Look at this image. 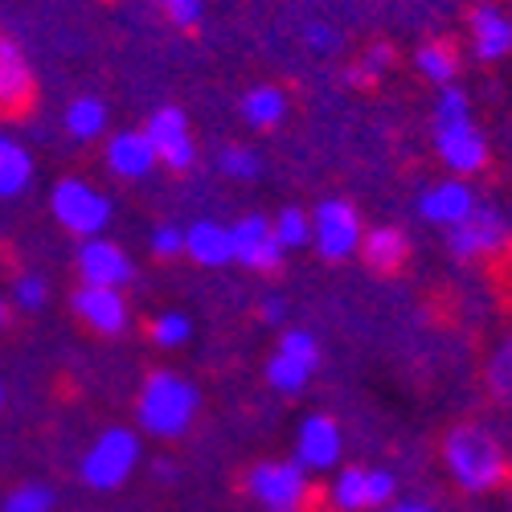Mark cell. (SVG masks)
Returning <instances> with one entry per match:
<instances>
[{
	"label": "cell",
	"instance_id": "1",
	"mask_svg": "<svg viewBox=\"0 0 512 512\" xmlns=\"http://www.w3.org/2000/svg\"><path fill=\"white\" fill-rule=\"evenodd\" d=\"M443 463H447V476L472 496L500 492L512 476L504 443L480 422H459L443 439Z\"/></svg>",
	"mask_w": 512,
	"mask_h": 512
},
{
	"label": "cell",
	"instance_id": "2",
	"mask_svg": "<svg viewBox=\"0 0 512 512\" xmlns=\"http://www.w3.org/2000/svg\"><path fill=\"white\" fill-rule=\"evenodd\" d=\"M197 406H201V398H197V390L189 386V381L177 377V373H168V369H160V373H152L144 381L136 418H140V426L148 435L177 439V435H185L193 426Z\"/></svg>",
	"mask_w": 512,
	"mask_h": 512
},
{
	"label": "cell",
	"instance_id": "3",
	"mask_svg": "<svg viewBox=\"0 0 512 512\" xmlns=\"http://www.w3.org/2000/svg\"><path fill=\"white\" fill-rule=\"evenodd\" d=\"M136 463H140V435L127 431V426H111V431H103L91 443L87 459H82V480L95 492H115L136 472Z\"/></svg>",
	"mask_w": 512,
	"mask_h": 512
},
{
	"label": "cell",
	"instance_id": "4",
	"mask_svg": "<svg viewBox=\"0 0 512 512\" xmlns=\"http://www.w3.org/2000/svg\"><path fill=\"white\" fill-rule=\"evenodd\" d=\"M246 492L254 496V504L263 512H304L312 484H308V472L295 459H271V463L250 467Z\"/></svg>",
	"mask_w": 512,
	"mask_h": 512
},
{
	"label": "cell",
	"instance_id": "5",
	"mask_svg": "<svg viewBox=\"0 0 512 512\" xmlns=\"http://www.w3.org/2000/svg\"><path fill=\"white\" fill-rule=\"evenodd\" d=\"M54 218L70 230V234H82V238H99V230H107L111 222V201L87 185L78 177H66L58 181L54 189Z\"/></svg>",
	"mask_w": 512,
	"mask_h": 512
},
{
	"label": "cell",
	"instance_id": "6",
	"mask_svg": "<svg viewBox=\"0 0 512 512\" xmlns=\"http://www.w3.org/2000/svg\"><path fill=\"white\" fill-rule=\"evenodd\" d=\"M312 242L320 250V259H328V263L349 259L361 246V213L340 197L320 201L312 213Z\"/></svg>",
	"mask_w": 512,
	"mask_h": 512
},
{
	"label": "cell",
	"instance_id": "7",
	"mask_svg": "<svg viewBox=\"0 0 512 512\" xmlns=\"http://www.w3.org/2000/svg\"><path fill=\"white\" fill-rule=\"evenodd\" d=\"M394 492H398L394 476L381 472V467H340L328 488V500L336 512H369V508H386Z\"/></svg>",
	"mask_w": 512,
	"mask_h": 512
},
{
	"label": "cell",
	"instance_id": "8",
	"mask_svg": "<svg viewBox=\"0 0 512 512\" xmlns=\"http://www.w3.org/2000/svg\"><path fill=\"white\" fill-rule=\"evenodd\" d=\"M508 242V222L500 209H484L476 205L459 226L447 230V246L459 263H472V259H484V254H496L500 246Z\"/></svg>",
	"mask_w": 512,
	"mask_h": 512
},
{
	"label": "cell",
	"instance_id": "9",
	"mask_svg": "<svg viewBox=\"0 0 512 512\" xmlns=\"http://www.w3.org/2000/svg\"><path fill=\"white\" fill-rule=\"evenodd\" d=\"M435 152L455 177H472L488 164V140L472 123V115L455 123H435Z\"/></svg>",
	"mask_w": 512,
	"mask_h": 512
},
{
	"label": "cell",
	"instance_id": "10",
	"mask_svg": "<svg viewBox=\"0 0 512 512\" xmlns=\"http://www.w3.org/2000/svg\"><path fill=\"white\" fill-rule=\"evenodd\" d=\"M230 242H234V263H242L250 271H275L287 254L275 238V226L263 218V213H250V218L234 222Z\"/></svg>",
	"mask_w": 512,
	"mask_h": 512
},
{
	"label": "cell",
	"instance_id": "11",
	"mask_svg": "<svg viewBox=\"0 0 512 512\" xmlns=\"http://www.w3.org/2000/svg\"><path fill=\"white\" fill-rule=\"evenodd\" d=\"M148 140L156 148V160L168 164V168H177V173H185V168L197 160V144L189 136V119L181 107H160L152 119H148Z\"/></svg>",
	"mask_w": 512,
	"mask_h": 512
},
{
	"label": "cell",
	"instance_id": "12",
	"mask_svg": "<svg viewBox=\"0 0 512 512\" xmlns=\"http://www.w3.org/2000/svg\"><path fill=\"white\" fill-rule=\"evenodd\" d=\"M340 455H345V435H340V426L328 414L304 418L300 435H295V463H300L304 472H328V467L340 463Z\"/></svg>",
	"mask_w": 512,
	"mask_h": 512
},
{
	"label": "cell",
	"instance_id": "13",
	"mask_svg": "<svg viewBox=\"0 0 512 512\" xmlns=\"http://www.w3.org/2000/svg\"><path fill=\"white\" fill-rule=\"evenodd\" d=\"M78 271L82 279H87L91 287H123V283H132V259L107 238H87L78 250Z\"/></svg>",
	"mask_w": 512,
	"mask_h": 512
},
{
	"label": "cell",
	"instance_id": "14",
	"mask_svg": "<svg viewBox=\"0 0 512 512\" xmlns=\"http://www.w3.org/2000/svg\"><path fill=\"white\" fill-rule=\"evenodd\" d=\"M74 312H78L82 324H87L91 332H99V336H119L127 328V304H123V295L115 287L82 283L74 291Z\"/></svg>",
	"mask_w": 512,
	"mask_h": 512
},
{
	"label": "cell",
	"instance_id": "15",
	"mask_svg": "<svg viewBox=\"0 0 512 512\" xmlns=\"http://www.w3.org/2000/svg\"><path fill=\"white\" fill-rule=\"evenodd\" d=\"M33 103V70L13 37H0V111L17 115Z\"/></svg>",
	"mask_w": 512,
	"mask_h": 512
},
{
	"label": "cell",
	"instance_id": "16",
	"mask_svg": "<svg viewBox=\"0 0 512 512\" xmlns=\"http://www.w3.org/2000/svg\"><path fill=\"white\" fill-rule=\"evenodd\" d=\"M422 218L431 222V226H459L467 213L476 209V193H472V185H467L463 177H455V181H443V185H435V189H426L422 193Z\"/></svg>",
	"mask_w": 512,
	"mask_h": 512
},
{
	"label": "cell",
	"instance_id": "17",
	"mask_svg": "<svg viewBox=\"0 0 512 512\" xmlns=\"http://www.w3.org/2000/svg\"><path fill=\"white\" fill-rule=\"evenodd\" d=\"M156 148L148 140V132H119L107 140V168L123 181H140L156 168Z\"/></svg>",
	"mask_w": 512,
	"mask_h": 512
},
{
	"label": "cell",
	"instance_id": "18",
	"mask_svg": "<svg viewBox=\"0 0 512 512\" xmlns=\"http://www.w3.org/2000/svg\"><path fill=\"white\" fill-rule=\"evenodd\" d=\"M472 46L480 62H500L512 54V21L496 5H480L472 13Z\"/></svg>",
	"mask_w": 512,
	"mask_h": 512
},
{
	"label": "cell",
	"instance_id": "19",
	"mask_svg": "<svg viewBox=\"0 0 512 512\" xmlns=\"http://www.w3.org/2000/svg\"><path fill=\"white\" fill-rule=\"evenodd\" d=\"M185 254L201 267H226L234 263V242H230V226L222 222H193L185 230Z\"/></svg>",
	"mask_w": 512,
	"mask_h": 512
},
{
	"label": "cell",
	"instance_id": "20",
	"mask_svg": "<svg viewBox=\"0 0 512 512\" xmlns=\"http://www.w3.org/2000/svg\"><path fill=\"white\" fill-rule=\"evenodd\" d=\"M361 254H365V263H369L373 271L390 275V271H398V267L406 263L410 242H406V234L394 230V226H377V230H369V234L361 238Z\"/></svg>",
	"mask_w": 512,
	"mask_h": 512
},
{
	"label": "cell",
	"instance_id": "21",
	"mask_svg": "<svg viewBox=\"0 0 512 512\" xmlns=\"http://www.w3.org/2000/svg\"><path fill=\"white\" fill-rule=\"evenodd\" d=\"M33 181V160L29 152L9 140V136H0V197H21Z\"/></svg>",
	"mask_w": 512,
	"mask_h": 512
},
{
	"label": "cell",
	"instance_id": "22",
	"mask_svg": "<svg viewBox=\"0 0 512 512\" xmlns=\"http://www.w3.org/2000/svg\"><path fill=\"white\" fill-rule=\"evenodd\" d=\"M414 66H418V74L426 82H435V87L443 91V87H451L455 74H459V54H455L451 41H426V46L414 54Z\"/></svg>",
	"mask_w": 512,
	"mask_h": 512
},
{
	"label": "cell",
	"instance_id": "23",
	"mask_svg": "<svg viewBox=\"0 0 512 512\" xmlns=\"http://www.w3.org/2000/svg\"><path fill=\"white\" fill-rule=\"evenodd\" d=\"M242 115H246L250 127H259V132H267V127H279L283 115H287V95L279 87H254L242 99Z\"/></svg>",
	"mask_w": 512,
	"mask_h": 512
},
{
	"label": "cell",
	"instance_id": "24",
	"mask_svg": "<svg viewBox=\"0 0 512 512\" xmlns=\"http://www.w3.org/2000/svg\"><path fill=\"white\" fill-rule=\"evenodd\" d=\"M103 127H107V107H103L99 99L82 95V99H74V103L66 107V132H70L74 140H95Z\"/></svg>",
	"mask_w": 512,
	"mask_h": 512
},
{
	"label": "cell",
	"instance_id": "25",
	"mask_svg": "<svg viewBox=\"0 0 512 512\" xmlns=\"http://www.w3.org/2000/svg\"><path fill=\"white\" fill-rule=\"evenodd\" d=\"M316 369H308V365H300L295 357H287V353H271V361H267V386L271 390H279V394H300L304 386H308V377H312Z\"/></svg>",
	"mask_w": 512,
	"mask_h": 512
},
{
	"label": "cell",
	"instance_id": "26",
	"mask_svg": "<svg viewBox=\"0 0 512 512\" xmlns=\"http://www.w3.org/2000/svg\"><path fill=\"white\" fill-rule=\"evenodd\" d=\"M271 226H275V238H279V246H283V250H300V246H308V242H312V213L295 209V205H291V209H283Z\"/></svg>",
	"mask_w": 512,
	"mask_h": 512
},
{
	"label": "cell",
	"instance_id": "27",
	"mask_svg": "<svg viewBox=\"0 0 512 512\" xmlns=\"http://www.w3.org/2000/svg\"><path fill=\"white\" fill-rule=\"evenodd\" d=\"M394 66V46H386V41H377V46L365 50V58L349 70V82H361V87H369V82H377L381 74H386Z\"/></svg>",
	"mask_w": 512,
	"mask_h": 512
},
{
	"label": "cell",
	"instance_id": "28",
	"mask_svg": "<svg viewBox=\"0 0 512 512\" xmlns=\"http://www.w3.org/2000/svg\"><path fill=\"white\" fill-rule=\"evenodd\" d=\"M488 386L500 402H512V336L504 340V345L492 353L488 361Z\"/></svg>",
	"mask_w": 512,
	"mask_h": 512
},
{
	"label": "cell",
	"instance_id": "29",
	"mask_svg": "<svg viewBox=\"0 0 512 512\" xmlns=\"http://www.w3.org/2000/svg\"><path fill=\"white\" fill-rule=\"evenodd\" d=\"M218 164H222V173H226V177H234V181H254V177H259V173H263V164H259V156H254L250 148H238V144L222 148Z\"/></svg>",
	"mask_w": 512,
	"mask_h": 512
},
{
	"label": "cell",
	"instance_id": "30",
	"mask_svg": "<svg viewBox=\"0 0 512 512\" xmlns=\"http://www.w3.org/2000/svg\"><path fill=\"white\" fill-rule=\"evenodd\" d=\"M279 353L295 357V361L308 365V369H316V365H320V345H316V336H312V332H304V328H287V332H283V340H279Z\"/></svg>",
	"mask_w": 512,
	"mask_h": 512
},
{
	"label": "cell",
	"instance_id": "31",
	"mask_svg": "<svg viewBox=\"0 0 512 512\" xmlns=\"http://www.w3.org/2000/svg\"><path fill=\"white\" fill-rule=\"evenodd\" d=\"M189 332H193V324H189V316H181V312H164V316H156V324H152V336H156L160 349H181L185 340H189Z\"/></svg>",
	"mask_w": 512,
	"mask_h": 512
},
{
	"label": "cell",
	"instance_id": "32",
	"mask_svg": "<svg viewBox=\"0 0 512 512\" xmlns=\"http://www.w3.org/2000/svg\"><path fill=\"white\" fill-rule=\"evenodd\" d=\"M50 508H54V492L46 484H25L5 500L0 512H50Z\"/></svg>",
	"mask_w": 512,
	"mask_h": 512
},
{
	"label": "cell",
	"instance_id": "33",
	"mask_svg": "<svg viewBox=\"0 0 512 512\" xmlns=\"http://www.w3.org/2000/svg\"><path fill=\"white\" fill-rule=\"evenodd\" d=\"M156 5L164 9V17L177 29H193L201 21V0H156Z\"/></svg>",
	"mask_w": 512,
	"mask_h": 512
},
{
	"label": "cell",
	"instance_id": "34",
	"mask_svg": "<svg viewBox=\"0 0 512 512\" xmlns=\"http://www.w3.org/2000/svg\"><path fill=\"white\" fill-rule=\"evenodd\" d=\"M152 254L156 259H177V254H185V230L181 226H160L152 234Z\"/></svg>",
	"mask_w": 512,
	"mask_h": 512
},
{
	"label": "cell",
	"instance_id": "35",
	"mask_svg": "<svg viewBox=\"0 0 512 512\" xmlns=\"http://www.w3.org/2000/svg\"><path fill=\"white\" fill-rule=\"evenodd\" d=\"M13 295H17V308L33 312V308L46 304V279H41V275H21L17 287H13Z\"/></svg>",
	"mask_w": 512,
	"mask_h": 512
},
{
	"label": "cell",
	"instance_id": "36",
	"mask_svg": "<svg viewBox=\"0 0 512 512\" xmlns=\"http://www.w3.org/2000/svg\"><path fill=\"white\" fill-rule=\"evenodd\" d=\"M308 46H312L316 54H328V50L340 46V37H336L332 29H324V25H312V29H308Z\"/></svg>",
	"mask_w": 512,
	"mask_h": 512
},
{
	"label": "cell",
	"instance_id": "37",
	"mask_svg": "<svg viewBox=\"0 0 512 512\" xmlns=\"http://www.w3.org/2000/svg\"><path fill=\"white\" fill-rule=\"evenodd\" d=\"M283 316H287V308H283L279 300H267V304H263V320H267V324H283Z\"/></svg>",
	"mask_w": 512,
	"mask_h": 512
},
{
	"label": "cell",
	"instance_id": "38",
	"mask_svg": "<svg viewBox=\"0 0 512 512\" xmlns=\"http://www.w3.org/2000/svg\"><path fill=\"white\" fill-rule=\"evenodd\" d=\"M381 512H431L426 504H414V500H398V504H386Z\"/></svg>",
	"mask_w": 512,
	"mask_h": 512
},
{
	"label": "cell",
	"instance_id": "39",
	"mask_svg": "<svg viewBox=\"0 0 512 512\" xmlns=\"http://www.w3.org/2000/svg\"><path fill=\"white\" fill-rule=\"evenodd\" d=\"M5 316H9V308H5V304H0V324H5Z\"/></svg>",
	"mask_w": 512,
	"mask_h": 512
},
{
	"label": "cell",
	"instance_id": "40",
	"mask_svg": "<svg viewBox=\"0 0 512 512\" xmlns=\"http://www.w3.org/2000/svg\"><path fill=\"white\" fill-rule=\"evenodd\" d=\"M0 410H5V390H0Z\"/></svg>",
	"mask_w": 512,
	"mask_h": 512
}]
</instances>
